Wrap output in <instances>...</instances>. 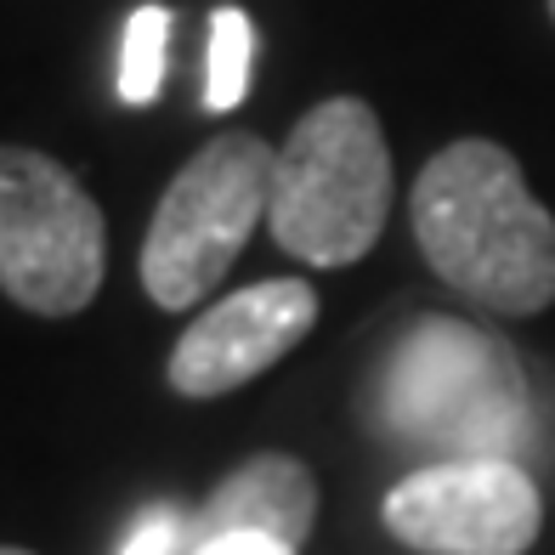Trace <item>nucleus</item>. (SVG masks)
Here are the masks:
<instances>
[{"mask_svg":"<svg viewBox=\"0 0 555 555\" xmlns=\"http://www.w3.org/2000/svg\"><path fill=\"white\" fill-rule=\"evenodd\" d=\"M108 272V227L80 176L35 147H0V289L35 318L86 312Z\"/></svg>","mask_w":555,"mask_h":555,"instance_id":"nucleus-5","label":"nucleus"},{"mask_svg":"<svg viewBox=\"0 0 555 555\" xmlns=\"http://www.w3.org/2000/svg\"><path fill=\"white\" fill-rule=\"evenodd\" d=\"M278 147L256 131H221L176 170L142 238V289L165 312L198 307L244 256L272 205Z\"/></svg>","mask_w":555,"mask_h":555,"instance_id":"nucleus-4","label":"nucleus"},{"mask_svg":"<svg viewBox=\"0 0 555 555\" xmlns=\"http://www.w3.org/2000/svg\"><path fill=\"white\" fill-rule=\"evenodd\" d=\"M550 17H555V0H550Z\"/></svg>","mask_w":555,"mask_h":555,"instance_id":"nucleus-14","label":"nucleus"},{"mask_svg":"<svg viewBox=\"0 0 555 555\" xmlns=\"http://www.w3.org/2000/svg\"><path fill=\"white\" fill-rule=\"evenodd\" d=\"M188 555H295V550L267 533H216V539H198Z\"/></svg>","mask_w":555,"mask_h":555,"instance_id":"nucleus-12","label":"nucleus"},{"mask_svg":"<svg viewBox=\"0 0 555 555\" xmlns=\"http://www.w3.org/2000/svg\"><path fill=\"white\" fill-rule=\"evenodd\" d=\"M165 52H170V12L137 7L131 23H125V46H119V103H131V108L159 103Z\"/></svg>","mask_w":555,"mask_h":555,"instance_id":"nucleus-10","label":"nucleus"},{"mask_svg":"<svg viewBox=\"0 0 555 555\" xmlns=\"http://www.w3.org/2000/svg\"><path fill=\"white\" fill-rule=\"evenodd\" d=\"M0 555H35V550H17V544H0Z\"/></svg>","mask_w":555,"mask_h":555,"instance_id":"nucleus-13","label":"nucleus"},{"mask_svg":"<svg viewBox=\"0 0 555 555\" xmlns=\"http://www.w3.org/2000/svg\"><path fill=\"white\" fill-rule=\"evenodd\" d=\"M369 414L386 437L442 460H511L527 437V374L499 335L460 318H420L391 346Z\"/></svg>","mask_w":555,"mask_h":555,"instance_id":"nucleus-2","label":"nucleus"},{"mask_svg":"<svg viewBox=\"0 0 555 555\" xmlns=\"http://www.w3.org/2000/svg\"><path fill=\"white\" fill-rule=\"evenodd\" d=\"M318 323V295L300 278H261L238 295L205 307L182 340H176L165 380L176 397L210 402L249 386L256 374H267L272 363H284L289 351L312 335Z\"/></svg>","mask_w":555,"mask_h":555,"instance_id":"nucleus-7","label":"nucleus"},{"mask_svg":"<svg viewBox=\"0 0 555 555\" xmlns=\"http://www.w3.org/2000/svg\"><path fill=\"white\" fill-rule=\"evenodd\" d=\"M391 216V147L363 96H330L300 114L272 170L267 227L307 267L363 261Z\"/></svg>","mask_w":555,"mask_h":555,"instance_id":"nucleus-3","label":"nucleus"},{"mask_svg":"<svg viewBox=\"0 0 555 555\" xmlns=\"http://www.w3.org/2000/svg\"><path fill=\"white\" fill-rule=\"evenodd\" d=\"M409 216L420 256L470 307L499 318L555 307V216L533 198L511 147L488 137L448 142L420 170Z\"/></svg>","mask_w":555,"mask_h":555,"instance_id":"nucleus-1","label":"nucleus"},{"mask_svg":"<svg viewBox=\"0 0 555 555\" xmlns=\"http://www.w3.org/2000/svg\"><path fill=\"white\" fill-rule=\"evenodd\" d=\"M249 68H256V23L244 7L210 12V57H205V108L233 114L249 96Z\"/></svg>","mask_w":555,"mask_h":555,"instance_id":"nucleus-9","label":"nucleus"},{"mask_svg":"<svg viewBox=\"0 0 555 555\" xmlns=\"http://www.w3.org/2000/svg\"><path fill=\"white\" fill-rule=\"evenodd\" d=\"M182 539H193V527L182 533V521H176L170 511H154V516H142V521H137V533L125 539L119 555H170Z\"/></svg>","mask_w":555,"mask_h":555,"instance_id":"nucleus-11","label":"nucleus"},{"mask_svg":"<svg viewBox=\"0 0 555 555\" xmlns=\"http://www.w3.org/2000/svg\"><path fill=\"white\" fill-rule=\"evenodd\" d=\"M318 527V476L295 453H256L238 470H227L210 504L193 521V544L216 533H267L300 550Z\"/></svg>","mask_w":555,"mask_h":555,"instance_id":"nucleus-8","label":"nucleus"},{"mask_svg":"<svg viewBox=\"0 0 555 555\" xmlns=\"http://www.w3.org/2000/svg\"><path fill=\"white\" fill-rule=\"evenodd\" d=\"M380 516L386 533L420 555H527L544 499L516 460H437L402 476Z\"/></svg>","mask_w":555,"mask_h":555,"instance_id":"nucleus-6","label":"nucleus"}]
</instances>
